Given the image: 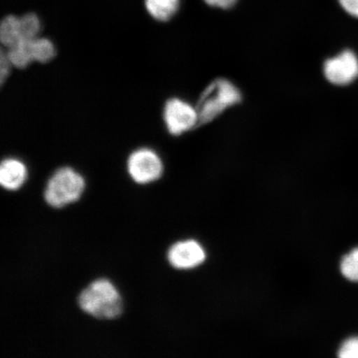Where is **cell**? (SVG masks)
I'll return each instance as SVG.
<instances>
[{"label":"cell","instance_id":"obj_11","mask_svg":"<svg viewBox=\"0 0 358 358\" xmlns=\"http://www.w3.org/2000/svg\"><path fill=\"white\" fill-rule=\"evenodd\" d=\"M179 2V0H145V7L155 20L166 22L177 13Z\"/></svg>","mask_w":358,"mask_h":358},{"label":"cell","instance_id":"obj_5","mask_svg":"<svg viewBox=\"0 0 358 358\" xmlns=\"http://www.w3.org/2000/svg\"><path fill=\"white\" fill-rule=\"evenodd\" d=\"M164 120L168 131L176 136L189 131L200 124L196 107L179 98H172L166 102Z\"/></svg>","mask_w":358,"mask_h":358},{"label":"cell","instance_id":"obj_15","mask_svg":"<svg viewBox=\"0 0 358 358\" xmlns=\"http://www.w3.org/2000/svg\"><path fill=\"white\" fill-rule=\"evenodd\" d=\"M339 357L358 358V337L346 340L338 351Z\"/></svg>","mask_w":358,"mask_h":358},{"label":"cell","instance_id":"obj_16","mask_svg":"<svg viewBox=\"0 0 358 358\" xmlns=\"http://www.w3.org/2000/svg\"><path fill=\"white\" fill-rule=\"evenodd\" d=\"M13 65L6 55V52L1 51V57H0V80L1 85L7 80L8 75L10 73V69Z\"/></svg>","mask_w":358,"mask_h":358},{"label":"cell","instance_id":"obj_7","mask_svg":"<svg viewBox=\"0 0 358 358\" xmlns=\"http://www.w3.org/2000/svg\"><path fill=\"white\" fill-rule=\"evenodd\" d=\"M205 258L203 248L192 240L174 244L168 253L169 263L179 270H189L199 266L205 261Z\"/></svg>","mask_w":358,"mask_h":358},{"label":"cell","instance_id":"obj_17","mask_svg":"<svg viewBox=\"0 0 358 358\" xmlns=\"http://www.w3.org/2000/svg\"><path fill=\"white\" fill-rule=\"evenodd\" d=\"M338 2L349 15L358 17V0H338Z\"/></svg>","mask_w":358,"mask_h":358},{"label":"cell","instance_id":"obj_4","mask_svg":"<svg viewBox=\"0 0 358 358\" xmlns=\"http://www.w3.org/2000/svg\"><path fill=\"white\" fill-rule=\"evenodd\" d=\"M127 170L134 182L144 185L158 180L162 176L164 164L157 152L144 147L129 155Z\"/></svg>","mask_w":358,"mask_h":358},{"label":"cell","instance_id":"obj_14","mask_svg":"<svg viewBox=\"0 0 358 358\" xmlns=\"http://www.w3.org/2000/svg\"><path fill=\"white\" fill-rule=\"evenodd\" d=\"M340 270L348 280L358 282V248L353 249L343 258Z\"/></svg>","mask_w":358,"mask_h":358},{"label":"cell","instance_id":"obj_3","mask_svg":"<svg viewBox=\"0 0 358 358\" xmlns=\"http://www.w3.org/2000/svg\"><path fill=\"white\" fill-rule=\"evenodd\" d=\"M241 101V94L234 83L226 79L214 80L201 94L196 110L199 123L207 124Z\"/></svg>","mask_w":358,"mask_h":358},{"label":"cell","instance_id":"obj_2","mask_svg":"<svg viewBox=\"0 0 358 358\" xmlns=\"http://www.w3.org/2000/svg\"><path fill=\"white\" fill-rule=\"evenodd\" d=\"M86 187L84 178L70 167L56 170L47 182L44 200L55 208H62L77 201Z\"/></svg>","mask_w":358,"mask_h":358},{"label":"cell","instance_id":"obj_18","mask_svg":"<svg viewBox=\"0 0 358 358\" xmlns=\"http://www.w3.org/2000/svg\"><path fill=\"white\" fill-rule=\"evenodd\" d=\"M208 6L213 7L222 8H229L234 6L237 0H204Z\"/></svg>","mask_w":358,"mask_h":358},{"label":"cell","instance_id":"obj_8","mask_svg":"<svg viewBox=\"0 0 358 358\" xmlns=\"http://www.w3.org/2000/svg\"><path fill=\"white\" fill-rule=\"evenodd\" d=\"M28 178V169L21 160L7 158L0 165V183L8 191L20 189Z\"/></svg>","mask_w":358,"mask_h":358},{"label":"cell","instance_id":"obj_13","mask_svg":"<svg viewBox=\"0 0 358 358\" xmlns=\"http://www.w3.org/2000/svg\"><path fill=\"white\" fill-rule=\"evenodd\" d=\"M22 40H33L39 37L41 22L35 13H30L20 17Z\"/></svg>","mask_w":358,"mask_h":358},{"label":"cell","instance_id":"obj_1","mask_svg":"<svg viewBox=\"0 0 358 358\" xmlns=\"http://www.w3.org/2000/svg\"><path fill=\"white\" fill-rule=\"evenodd\" d=\"M80 310L98 320H114L122 315L123 303L115 286L109 280H97L80 293Z\"/></svg>","mask_w":358,"mask_h":358},{"label":"cell","instance_id":"obj_10","mask_svg":"<svg viewBox=\"0 0 358 358\" xmlns=\"http://www.w3.org/2000/svg\"><path fill=\"white\" fill-rule=\"evenodd\" d=\"M31 41L32 40H22L7 48L6 55L13 66L17 69H24L34 62Z\"/></svg>","mask_w":358,"mask_h":358},{"label":"cell","instance_id":"obj_6","mask_svg":"<svg viewBox=\"0 0 358 358\" xmlns=\"http://www.w3.org/2000/svg\"><path fill=\"white\" fill-rule=\"evenodd\" d=\"M324 70L329 82L337 86H346L358 77V58L351 50L343 51L327 60Z\"/></svg>","mask_w":358,"mask_h":358},{"label":"cell","instance_id":"obj_9","mask_svg":"<svg viewBox=\"0 0 358 358\" xmlns=\"http://www.w3.org/2000/svg\"><path fill=\"white\" fill-rule=\"evenodd\" d=\"M0 40L3 47L10 48L22 41V34L20 17L8 15L0 25Z\"/></svg>","mask_w":358,"mask_h":358},{"label":"cell","instance_id":"obj_12","mask_svg":"<svg viewBox=\"0 0 358 358\" xmlns=\"http://www.w3.org/2000/svg\"><path fill=\"white\" fill-rule=\"evenodd\" d=\"M31 49L34 62L46 64L50 62L57 55L55 44L46 38H37L31 41Z\"/></svg>","mask_w":358,"mask_h":358}]
</instances>
